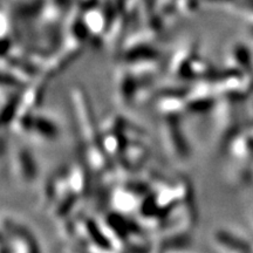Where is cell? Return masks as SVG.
Returning a JSON list of instances; mask_svg holds the SVG:
<instances>
[{"mask_svg": "<svg viewBox=\"0 0 253 253\" xmlns=\"http://www.w3.org/2000/svg\"><path fill=\"white\" fill-rule=\"evenodd\" d=\"M13 225V221H9L8 233L2 235L8 238L7 243L4 240V253H37V246L30 233Z\"/></svg>", "mask_w": 253, "mask_h": 253, "instance_id": "1", "label": "cell"}, {"mask_svg": "<svg viewBox=\"0 0 253 253\" xmlns=\"http://www.w3.org/2000/svg\"><path fill=\"white\" fill-rule=\"evenodd\" d=\"M164 140L167 141L168 147L170 148L173 155L185 156L188 154V147L184 135L182 132L181 126L176 121H168L164 126Z\"/></svg>", "mask_w": 253, "mask_h": 253, "instance_id": "2", "label": "cell"}, {"mask_svg": "<svg viewBox=\"0 0 253 253\" xmlns=\"http://www.w3.org/2000/svg\"><path fill=\"white\" fill-rule=\"evenodd\" d=\"M14 167L19 178L25 183H30L34 179L37 173V164L27 149H19L14 157Z\"/></svg>", "mask_w": 253, "mask_h": 253, "instance_id": "3", "label": "cell"}]
</instances>
